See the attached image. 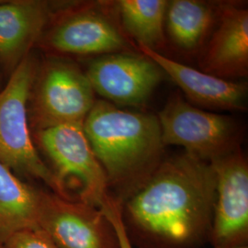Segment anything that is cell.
Returning a JSON list of instances; mask_svg holds the SVG:
<instances>
[{"label":"cell","mask_w":248,"mask_h":248,"mask_svg":"<svg viewBox=\"0 0 248 248\" xmlns=\"http://www.w3.org/2000/svg\"><path fill=\"white\" fill-rule=\"evenodd\" d=\"M220 4L198 0L169 1L165 29L177 49L192 53L203 45L216 23Z\"/></svg>","instance_id":"15"},{"label":"cell","mask_w":248,"mask_h":248,"mask_svg":"<svg viewBox=\"0 0 248 248\" xmlns=\"http://www.w3.org/2000/svg\"><path fill=\"white\" fill-rule=\"evenodd\" d=\"M83 130L106 174L109 195L120 205L165 159L157 116L97 100L83 123Z\"/></svg>","instance_id":"2"},{"label":"cell","mask_w":248,"mask_h":248,"mask_svg":"<svg viewBox=\"0 0 248 248\" xmlns=\"http://www.w3.org/2000/svg\"><path fill=\"white\" fill-rule=\"evenodd\" d=\"M38 139L67 195L66 182L75 179L80 185L81 202L102 209L112 200L106 174L90 147L83 125L65 124L41 130Z\"/></svg>","instance_id":"6"},{"label":"cell","mask_w":248,"mask_h":248,"mask_svg":"<svg viewBox=\"0 0 248 248\" xmlns=\"http://www.w3.org/2000/svg\"><path fill=\"white\" fill-rule=\"evenodd\" d=\"M1 248H59L40 227L19 231L11 235Z\"/></svg>","instance_id":"17"},{"label":"cell","mask_w":248,"mask_h":248,"mask_svg":"<svg viewBox=\"0 0 248 248\" xmlns=\"http://www.w3.org/2000/svg\"><path fill=\"white\" fill-rule=\"evenodd\" d=\"M212 164L216 198L210 245L212 248L248 246V160L238 148Z\"/></svg>","instance_id":"9"},{"label":"cell","mask_w":248,"mask_h":248,"mask_svg":"<svg viewBox=\"0 0 248 248\" xmlns=\"http://www.w3.org/2000/svg\"></svg>","instance_id":"21"},{"label":"cell","mask_w":248,"mask_h":248,"mask_svg":"<svg viewBox=\"0 0 248 248\" xmlns=\"http://www.w3.org/2000/svg\"><path fill=\"white\" fill-rule=\"evenodd\" d=\"M52 5L40 0L0 1V62L15 70L53 18Z\"/></svg>","instance_id":"13"},{"label":"cell","mask_w":248,"mask_h":248,"mask_svg":"<svg viewBox=\"0 0 248 248\" xmlns=\"http://www.w3.org/2000/svg\"><path fill=\"white\" fill-rule=\"evenodd\" d=\"M101 210L103 211V213L106 214L107 217L110 220V222H112L113 225L115 226L122 248H133L124 232L123 222H122L120 203H118L115 200H112L107 205L106 207H104Z\"/></svg>","instance_id":"18"},{"label":"cell","mask_w":248,"mask_h":248,"mask_svg":"<svg viewBox=\"0 0 248 248\" xmlns=\"http://www.w3.org/2000/svg\"><path fill=\"white\" fill-rule=\"evenodd\" d=\"M157 118L165 147H183L208 163L239 148L238 127L232 118L196 108L179 94L170 97Z\"/></svg>","instance_id":"4"},{"label":"cell","mask_w":248,"mask_h":248,"mask_svg":"<svg viewBox=\"0 0 248 248\" xmlns=\"http://www.w3.org/2000/svg\"><path fill=\"white\" fill-rule=\"evenodd\" d=\"M216 198L213 164L186 153L165 158L121 204L133 248H202L210 244Z\"/></svg>","instance_id":"1"},{"label":"cell","mask_w":248,"mask_h":248,"mask_svg":"<svg viewBox=\"0 0 248 248\" xmlns=\"http://www.w3.org/2000/svg\"><path fill=\"white\" fill-rule=\"evenodd\" d=\"M37 72L35 60L29 54L0 92V162L12 172L43 181L53 193L71 199L38 155L31 137L28 103Z\"/></svg>","instance_id":"3"},{"label":"cell","mask_w":248,"mask_h":248,"mask_svg":"<svg viewBox=\"0 0 248 248\" xmlns=\"http://www.w3.org/2000/svg\"><path fill=\"white\" fill-rule=\"evenodd\" d=\"M204 72L230 80L248 73V10L236 4H220L213 31L202 56Z\"/></svg>","instance_id":"11"},{"label":"cell","mask_w":248,"mask_h":248,"mask_svg":"<svg viewBox=\"0 0 248 248\" xmlns=\"http://www.w3.org/2000/svg\"><path fill=\"white\" fill-rule=\"evenodd\" d=\"M86 75L94 92L108 102L138 106L149 99L164 72L142 53L124 52L99 56L89 64Z\"/></svg>","instance_id":"10"},{"label":"cell","mask_w":248,"mask_h":248,"mask_svg":"<svg viewBox=\"0 0 248 248\" xmlns=\"http://www.w3.org/2000/svg\"><path fill=\"white\" fill-rule=\"evenodd\" d=\"M248 248V246H240V247H232V248Z\"/></svg>","instance_id":"19"},{"label":"cell","mask_w":248,"mask_h":248,"mask_svg":"<svg viewBox=\"0 0 248 248\" xmlns=\"http://www.w3.org/2000/svg\"><path fill=\"white\" fill-rule=\"evenodd\" d=\"M114 6V4H113ZM111 4H89L57 13L45 34L53 52L76 55H106L132 52V45L115 18Z\"/></svg>","instance_id":"7"},{"label":"cell","mask_w":248,"mask_h":248,"mask_svg":"<svg viewBox=\"0 0 248 248\" xmlns=\"http://www.w3.org/2000/svg\"><path fill=\"white\" fill-rule=\"evenodd\" d=\"M136 49L155 62L184 92L190 102L215 109L245 110L248 98L247 85L197 70L142 45H136Z\"/></svg>","instance_id":"12"},{"label":"cell","mask_w":248,"mask_h":248,"mask_svg":"<svg viewBox=\"0 0 248 248\" xmlns=\"http://www.w3.org/2000/svg\"><path fill=\"white\" fill-rule=\"evenodd\" d=\"M168 4L166 0H120L114 6L125 35L134 39L137 45L159 52L166 44Z\"/></svg>","instance_id":"16"},{"label":"cell","mask_w":248,"mask_h":248,"mask_svg":"<svg viewBox=\"0 0 248 248\" xmlns=\"http://www.w3.org/2000/svg\"><path fill=\"white\" fill-rule=\"evenodd\" d=\"M38 226L59 248H122L103 211L81 201L44 191Z\"/></svg>","instance_id":"8"},{"label":"cell","mask_w":248,"mask_h":248,"mask_svg":"<svg viewBox=\"0 0 248 248\" xmlns=\"http://www.w3.org/2000/svg\"><path fill=\"white\" fill-rule=\"evenodd\" d=\"M31 95L32 120L38 131L83 125L97 101L86 73L62 59H51L37 72Z\"/></svg>","instance_id":"5"},{"label":"cell","mask_w":248,"mask_h":248,"mask_svg":"<svg viewBox=\"0 0 248 248\" xmlns=\"http://www.w3.org/2000/svg\"><path fill=\"white\" fill-rule=\"evenodd\" d=\"M0 1H1V0H0Z\"/></svg>","instance_id":"20"},{"label":"cell","mask_w":248,"mask_h":248,"mask_svg":"<svg viewBox=\"0 0 248 248\" xmlns=\"http://www.w3.org/2000/svg\"><path fill=\"white\" fill-rule=\"evenodd\" d=\"M43 193L0 162V247L19 231L39 227Z\"/></svg>","instance_id":"14"}]
</instances>
